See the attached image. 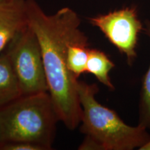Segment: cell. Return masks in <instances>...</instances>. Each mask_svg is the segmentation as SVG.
Returning <instances> with one entry per match:
<instances>
[{
  "instance_id": "1",
  "label": "cell",
  "mask_w": 150,
  "mask_h": 150,
  "mask_svg": "<svg viewBox=\"0 0 150 150\" xmlns=\"http://www.w3.org/2000/svg\"><path fill=\"white\" fill-rule=\"evenodd\" d=\"M26 7L28 25L40 46L49 93L60 121L70 130H74L80 125L81 106L79 80L67 66V49L69 43L83 32L80 18L69 7L48 15L35 0H26Z\"/></svg>"
},
{
  "instance_id": "2",
  "label": "cell",
  "mask_w": 150,
  "mask_h": 150,
  "mask_svg": "<svg viewBox=\"0 0 150 150\" xmlns=\"http://www.w3.org/2000/svg\"><path fill=\"white\" fill-rule=\"evenodd\" d=\"M77 91L81 106L80 130L86 136L79 149H140L149 141L148 129L138 124L134 127L127 125L115 110L97 100L96 83L78 81Z\"/></svg>"
},
{
  "instance_id": "3",
  "label": "cell",
  "mask_w": 150,
  "mask_h": 150,
  "mask_svg": "<svg viewBox=\"0 0 150 150\" xmlns=\"http://www.w3.org/2000/svg\"><path fill=\"white\" fill-rule=\"evenodd\" d=\"M59 121L49 92L21 95L0 107V142H28L52 149Z\"/></svg>"
},
{
  "instance_id": "4",
  "label": "cell",
  "mask_w": 150,
  "mask_h": 150,
  "mask_svg": "<svg viewBox=\"0 0 150 150\" xmlns=\"http://www.w3.org/2000/svg\"><path fill=\"white\" fill-rule=\"evenodd\" d=\"M4 52L12 65L22 95L49 92L40 44L29 25L11 41Z\"/></svg>"
},
{
  "instance_id": "5",
  "label": "cell",
  "mask_w": 150,
  "mask_h": 150,
  "mask_svg": "<svg viewBox=\"0 0 150 150\" xmlns=\"http://www.w3.org/2000/svg\"><path fill=\"white\" fill-rule=\"evenodd\" d=\"M89 22L126 57L128 65L134 64L140 34L145 31L136 7L126 6L98 15L89 18Z\"/></svg>"
},
{
  "instance_id": "6",
  "label": "cell",
  "mask_w": 150,
  "mask_h": 150,
  "mask_svg": "<svg viewBox=\"0 0 150 150\" xmlns=\"http://www.w3.org/2000/svg\"><path fill=\"white\" fill-rule=\"evenodd\" d=\"M27 26L26 0H0V54Z\"/></svg>"
},
{
  "instance_id": "7",
  "label": "cell",
  "mask_w": 150,
  "mask_h": 150,
  "mask_svg": "<svg viewBox=\"0 0 150 150\" xmlns=\"http://www.w3.org/2000/svg\"><path fill=\"white\" fill-rule=\"evenodd\" d=\"M89 50L88 39L83 32L73 39L67 46V66L76 79L86 72Z\"/></svg>"
},
{
  "instance_id": "8",
  "label": "cell",
  "mask_w": 150,
  "mask_h": 150,
  "mask_svg": "<svg viewBox=\"0 0 150 150\" xmlns=\"http://www.w3.org/2000/svg\"><path fill=\"white\" fill-rule=\"evenodd\" d=\"M19 84L8 56L0 54V107L21 96Z\"/></svg>"
},
{
  "instance_id": "9",
  "label": "cell",
  "mask_w": 150,
  "mask_h": 150,
  "mask_svg": "<svg viewBox=\"0 0 150 150\" xmlns=\"http://www.w3.org/2000/svg\"><path fill=\"white\" fill-rule=\"evenodd\" d=\"M115 67L112 62L105 52L97 49H90L86 72L92 74L97 80L108 89L115 90L110 77V72Z\"/></svg>"
},
{
  "instance_id": "10",
  "label": "cell",
  "mask_w": 150,
  "mask_h": 150,
  "mask_svg": "<svg viewBox=\"0 0 150 150\" xmlns=\"http://www.w3.org/2000/svg\"><path fill=\"white\" fill-rule=\"evenodd\" d=\"M145 31L150 39V21L145 22ZM138 125L150 129V63L142 80L138 104Z\"/></svg>"
},
{
  "instance_id": "11",
  "label": "cell",
  "mask_w": 150,
  "mask_h": 150,
  "mask_svg": "<svg viewBox=\"0 0 150 150\" xmlns=\"http://www.w3.org/2000/svg\"><path fill=\"white\" fill-rule=\"evenodd\" d=\"M0 150H45L42 146L23 141L0 142Z\"/></svg>"
},
{
  "instance_id": "12",
  "label": "cell",
  "mask_w": 150,
  "mask_h": 150,
  "mask_svg": "<svg viewBox=\"0 0 150 150\" xmlns=\"http://www.w3.org/2000/svg\"><path fill=\"white\" fill-rule=\"evenodd\" d=\"M140 150H150V139L145 145H144L140 148Z\"/></svg>"
}]
</instances>
